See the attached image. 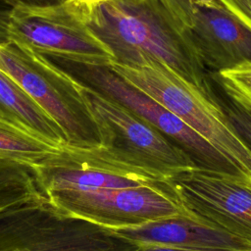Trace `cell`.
Wrapping results in <instances>:
<instances>
[{
    "instance_id": "6da1fadb",
    "label": "cell",
    "mask_w": 251,
    "mask_h": 251,
    "mask_svg": "<svg viewBox=\"0 0 251 251\" xmlns=\"http://www.w3.org/2000/svg\"><path fill=\"white\" fill-rule=\"evenodd\" d=\"M87 25L112 51L116 63L136 65L158 60L202 87H210L184 28L158 0H110L100 5Z\"/></svg>"
},
{
    "instance_id": "7a4b0ae2",
    "label": "cell",
    "mask_w": 251,
    "mask_h": 251,
    "mask_svg": "<svg viewBox=\"0 0 251 251\" xmlns=\"http://www.w3.org/2000/svg\"><path fill=\"white\" fill-rule=\"evenodd\" d=\"M109 66L209 141L251 185V148L231 125L211 79L210 87L199 86L152 58L136 65L112 62Z\"/></svg>"
},
{
    "instance_id": "3957f363",
    "label": "cell",
    "mask_w": 251,
    "mask_h": 251,
    "mask_svg": "<svg viewBox=\"0 0 251 251\" xmlns=\"http://www.w3.org/2000/svg\"><path fill=\"white\" fill-rule=\"evenodd\" d=\"M76 82L97 129L100 146L149 171L163 182L198 167L188 154L148 122L119 102Z\"/></svg>"
},
{
    "instance_id": "277c9868",
    "label": "cell",
    "mask_w": 251,
    "mask_h": 251,
    "mask_svg": "<svg viewBox=\"0 0 251 251\" xmlns=\"http://www.w3.org/2000/svg\"><path fill=\"white\" fill-rule=\"evenodd\" d=\"M0 70L11 76L63 129L70 146L100 145L77 82L42 54L0 41Z\"/></svg>"
},
{
    "instance_id": "5b68a950",
    "label": "cell",
    "mask_w": 251,
    "mask_h": 251,
    "mask_svg": "<svg viewBox=\"0 0 251 251\" xmlns=\"http://www.w3.org/2000/svg\"><path fill=\"white\" fill-rule=\"evenodd\" d=\"M76 81L119 102L179 146L199 167L241 179L230 161L178 117L119 75L109 64L87 63L42 54Z\"/></svg>"
},
{
    "instance_id": "8992f818",
    "label": "cell",
    "mask_w": 251,
    "mask_h": 251,
    "mask_svg": "<svg viewBox=\"0 0 251 251\" xmlns=\"http://www.w3.org/2000/svg\"><path fill=\"white\" fill-rule=\"evenodd\" d=\"M101 226L72 217L48 198L0 214V251H133Z\"/></svg>"
},
{
    "instance_id": "52a82bcc",
    "label": "cell",
    "mask_w": 251,
    "mask_h": 251,
    "mask_svg": "<svg viewBox=\"0 0 251 251\" xmlns=\"http://www.w3.org/2000/svg\"><path fill=\"white\" fill-rule=\"evenodd\" d=\"M4 40L40 54L81 62L110 64L115 61L109 47L65 2L12 7L5 18Z\"/></svg>"
},
{
    "instance_id": "ba28073f",
    "label": "cell",
    "mask_w": 251,
    "mask_h": 251,
    "mask_svg": "<svg viewBox=\"0 0 251 251\" xmlns=\"http://www.w3.org/2000/svg\"><path fill=\"white\" fill-rule=\"evenodd\" d=\"M46 196L65 214L106 228L137 226L185 213L166 182L128 188L61 190Z\"/></svg>"
},
{
    "instance_id": "9c48e42d",
    "label": "cell",
    "mask_w": 251,
    "mask_h": 251,
    "mask_svg": "<svg viewBox=\"0 0 251 251\" xmlns=\"http://www.w3.org/2000/svg\"><path fill=\"white\" fill-rule=\"evenodd\" d=\"M166 183L185 213L251 243V185L234 176L199 167Z\"/></svg>"
},
{
    "instance_id": "30bf717a",
    "label": "cell",
    "mask_w": 251,
    "mask_h": 251,
    "mask_svg": "<svg viewBox=\"0 0 251 251\" xmlns=\"http://www.w3.org/2000/svg\"><path fill=\"white\" fill-rule=\"evenodd\" d=\"M39 187L47 193L61 190H96L164 183L149 171L98 145L68 146L33 168Z\"/></svg>"
},
{
    "instance_id": "8fae6325",
    "label": "cell",
    "mask_w": 251,
    "mask_h": 251,
    "mask_svg": "<svg viewBox=\"0 0 251 251\" xmlns=\"http://www.w3.org/2000/svg\"><path fill=\"white\" fill-rule=\"evenodd\" d=\"M184 32L208 74L251 64V29L222 3L196 6Z\"/></svg>"
},
{
    "instance_id": "7c38bea8",
    "label": "cell",
    "mask_w": 251,
    "mask_h": 251,
    "mask_svg": "<svg viewBox=\"0 0 251 251\" xmlns=\"http://www.w3.org/2000/svg\"><path fill=\"white\" fill-rule=\"evenodd\" d=\"M108 229L136 246L165 245L197 250L251 251V243L248 241L211 226L187 213L137 226Z\"/></svg>"
},
{
    "instance_id": "4fadbf2b",
    "label": "cell",
    "mask_w": 251,
    "mask_h": 251,
    "mask_svg": "<svg viewBox=\"0 0 251 251\" xmlns=\"http://www.w3.org/2000/svg\"><path fill=\"white\" fill-rule=\"evenodd\" d=\"M0 109L51 144L68 147L62 127L6 73L0 70Z\"/></svg>"
},
{
    "instance_id": "5bb4252c",
    "label": "cell",
    "mask_w": 251,
    "mask_h": 251,
    "mask_svg": "<svg viewBox=\"0 0 251 251\" xmlns=\"http://www.w3.org/2000/svg\"><path fill=\"white\" fill-rule=\"evenodd\" d=\"M61 150L0 109V159L34 168Z\"/></svg>"
},
{
    "instance_id": "9a60e30c",
    "label": "cell",
    "mask_w": 251,
    "mask_h": 251,
    "mask_svg": "<svg viewBox=\"0 0 251 251\" xmlns=\"http://www.w3.org/2000/svg\"><path fill=\"white\" fill-rule=\"evenodd\" d=\"M46 198L33 168L0 159V214Z\"/></svg>"
},
{
    "instance_id": "2e32d148",
    "label": "cell",
    "mask_w": 251,
    "mask_h": 251,
    "mask_svg": "<svg viewBox=\"0 0 251 251\" xmlns=\"http://www.w3.org/2000/svg\"><path fill=\"white\" fill-rule=\"evenodd\" d=\"M209 75L230 101L251 112V64Z\"/></svg>"
},
{
    "instance_id": "e0dca14e",
    "label": "cell",
    "mask_w": 251,
    "mask_h": 251,
    "mask_svg": "<svg viewBox=\"0 0 251 251\" xmlns=\"http://www.w3.org/2000/svg\"><path fill=\"white\" fill-rule=\"evenodd\" d=\"M185 29L192 21L196 6H215L221 4L219 0H158Z\"/></svg>"
},
{
    "instance_id": "ac0fdd59",
    "label": "cell",
    "mask_w": 251,
    "mask_h": 251,
    "mask_svg": "<svg viewBox=\"0 0 251 251\" xmlns=\"http://www.w3.org/2000/svg\"><path fill=\"white\" fill-rule=\"evenodd\" d=\"M220 101L226 112L231 125L251 148V112L230 101L228 98L227 101H223L221 99Z\"/></svg>"
},
{
    "instance_id": "d6986e66",
    "label": "cell",
    "mask_w": 251,
    "mask_h": 251,
    "mask_svg": "<svg viewBox=\"0 0 251 251\" xmlns=\"http://www.w3.org/2000/svg\"><path fill=\"white\" fill-rule=\"evenodd\" d=\"M251 29V0H219Z\"/></svg>"
},
{
    "instance_id": "ffe728a7",
    "label": "cell",
    "mask_w": 251,
    "mask_h": 251,
    "mask_svg": "<svg viewBox=\"0 0 251 251\" xmlns=\"http://www.w3.org/2000/svg\"><path fill=\"white\" fill-rule=\"evenodd\" d=\"M110 0H66L65 3L80 19L87 23L90 16L102 4Z\"/></svg>"
},
{
    "instance_id": "44dd1931",
    "label": "cell",
    "mask_w": 251,
    "mask_h": 251,
    "mask_svg": "<svg viewBox=\"0 0 251 251\" xmlns=\"http://www.w3.org/2000/svg\"><path fill=\"white\" fill-rule=\"evenodd\" d=\"M9 8L25 5V6H52L64 3L66 0H0Z\"/></svg>"
},
{
    "instance_id": "7402d4cb",
    "label": "cell",
    "mask_w": 251,
    "mask_h": 251,
    "mask_svg": "<svg viewBox=\"0 0 251 251\" xmlns=\"http://www.w3.org/2000/svg\"><path fill=\"white\" fill-rule=\"evenodd\" d=\"M133 251H218V250H197L165 245H138Z\"/></svg>"
},
{
    "instance_id": "603a6c76",
    "label": "cell",
    "mask_w": 251,
    "mask_h": 251,
    "mask_svg": "<svg viewBox=\"0 0 251 251\" xmlns=\"http://www.w3.org/2000/svg\"><path fill=\"white\" fill-rule=\"evenodd\" d=\"M8 10L6 11H1L0 10V40L3 36V26H4V21H5V16Z\"/></svg>"
},
{
    "instance_id": "cb8c5ba5",
    "label": "cell",
    "mask_w": 251,
    "mask_h": 251,
    "mask_svg": "<svg viewBox=\"0 0 251 251\" xmlns=\"http://www.w3.org/2000/svg\"><path fill=\"white\" fill-rule=\"evenodd\" d=\"M119 1H131V0H119Z\"/></svg>"
}]
</instances>
